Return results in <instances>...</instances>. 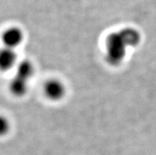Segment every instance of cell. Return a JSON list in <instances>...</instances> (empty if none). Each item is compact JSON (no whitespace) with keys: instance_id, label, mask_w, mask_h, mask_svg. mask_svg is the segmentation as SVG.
Segmentation results:
<instances>
[{"instance_id":"cell-6","label":"cell","mask_w":156,"mask_h":155,"mask_svg":"<svg viewBox=\"0 0 156 155\" xmlns=\"http://www.w3.org/2000/svg\"><path fill=\"white\" fill-rule=\"evenodd\" d=\"M33 74H34V67L32 63L30 61L24 60L18 65L15 75L25 80L29 81L33 76Z\"/></svg>"},{"instance_id":"cell-2","label":"cell","mask_w":156,"mask_h":155,"mask_svg":"<svg viewBox=\"0 0 156 155\" xmlns=\"http://www.w3.org/2000/svg\"><path fill=\"white\" fill-rule=\"evenodd\" d=\"M23 32L18 27H11L3 32L2 41L4 47L14 49L23 41Z\"/></svg>"},{"instance_id":"cell-4","label":"cell","mask_w":156,"mask_h":155,"mask_svg":"<svg viewBox=\"0 0 156 155\" xmlns=\"http://www.w3.org/2000/svg\"><path fill=\"white\" fill-rule=\"evenodd\" d=\"M44 92L48 98L51 100H58L64 96L65 87L59 81L50 80L45 84Z\"/></svg>"},{"instance_id":"cell-7","label":"cell","mask_w":156,"mask_h":155,"mask_svg":"<svg viewBox=\"0 0 156 155\" xmlns=\"http://www.w3.org/2000/svg\"><path fill=\"white\" fill-rule=\"evenodd\" d=\"M10 122L5 116L0 115V136H6L10 131Z\"/></svg>"},{"instance_id":"cell-3","label":"cell","mask_w":156,"mask_h":155,"mask_svg":"<svg viewBox=\"0 0 156 155\" xmlns=\"http://www.w3.org/2000/svg\"><path fill=\"white\" fill-rule=\"evenodd\" d=\"M17 63L15 50L3 47L0 48V71H9Z\"/></svg>"},{"instance_id":"cell-5","label":"cell","mask_w":156,"mask_h":155,"mask_svg":"<svg viewBox=\"0 0 156 155\" xmlns=\"http://www.w3.org/2000/svg\"><path fill=\"white\" fill-rule=\"evenodd\" d=\"M10 90L15 96H23L27 92L28 81L15 75L10 82Z\"/></svg>"},{"instance_id":"cell-1","label":"cell","mask_w":156,"mask_h":155,"mask_svg":"<svg viewBox=\"0 0 156 155\" xmlns=\"http://www.w3.org/2000/svg\"><path fill=\"white\" fill-rule=\"evenodd\" d=\"M139 35L136 30L128 29L110 36L108 42V58L112 64H117L125 55V47L136 44Z\"/></svg>"}]
</instances>
